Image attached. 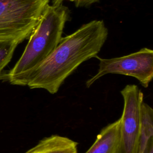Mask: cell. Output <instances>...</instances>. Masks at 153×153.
Masks as SVG:
<instances>
[{
	"label": "cell",
	"instance_id": "1",
	"mask_svg": "<svg viewBox=\"0 0 153 153\" xmlns=\"http://www.w3.org/2000/svg\"><path fill=\"white\" fill-rule=\"evenodd\" d=\"M108 34L103 20H93L62 38L51 54L36 69L27 85L55 94L84 62L97 56Z\"/></svg>",
	"mask_w": 153,
	"mask_h": 153
},
{
	"label": "cell",
	"instance_id": "9",
	"mask_svg": "<svg viewBox=\"0 0 153 153\" xmlns=\"http://www.w3.org/2000/svg\"><path fill=\"white\" fill-rule=\"evenodd\" d=\"M20 43L15 39H0V76L2 70L10 62L16 48Z\"/></svg>",
	"mask_w": 153,
	"mask_h": 153
},
{
	"label": "cell",
	"instance_id": "6",
	"mask_svg": "<svg viewBox=\"0 0 153 153\" xmlns=\"http://www.w3.org/2000/svg\"><path fill=\"white\" fill-rule=\"evenodd\" d=\"M120 119L105 127L85 153H117L120 140Z\"/></svg>",
	"mask_w": 153,
	"mask_h": 153
},
{
	"label": "cell",
	"instance_id": "3",
	"mask_svg": "<svg viewBox=\"0 0 153 153\" xmlns=\"http://www.w3.org/2000/svg\"><path fill=\"white\" fill-rule=\"evenodd\" d=\"M50 0H0V39L30 36Z\"/></svg>",
	"mask_w": 153,
	"mask_h": 153
},
{
	"label": "cell",
	"instance_id": "2",
	"mask_svg": "<svg viewBox=\"0 0 153 153\" xmlns=\"http://www.w3.org/2000/svg\"><path fill=\"white\" fill-rule=\"evenodd\" d=\"M68 9L62 4L45 8L26 48L14 67L1 75L11 84L27 85L36 69L51 54L62 39Z\"/></svg>",
	"mask_w": 153,
	"mask_h": 153
},
{
	"label": "cell",
	"instance_id": "8",
	"mask_svg": "<svg viewBox=\"0 0 153 153\" xmlns=\"http://www.w3.org/2000/svg\"><path fill=\"white\" fill-rule=\"evenodd\" d=\"M153 137V110L147 103L140 106V125L139 153H142L149 140Z\"/></svg>",
	"mask_w": 153,
	"mask_h": 153
},
{
	"label": "cell",
	"instance_id": "10",
	"mask_svg": "<svg viewBox=\"0 0 153 153\" xmlns=\"http://www.w3.org/2000/svg\"><path fill=\"white\" fill-rule=\"evenodd\" d=\"M63 0H53V4L57 5V4H61L62 3ZM71 1L75 2L76 6H80V4L82 0H69Z\"/></svg>",
	"mask_w": 153,
	"mask_h": 153
},
{
	"label": "cell",
	"instance_id": "4",
	"mask_svg": "<svg viewBox=\"0 0 153 153\" xmlns=\"http://www.w3.org/2000/svg\"><path fill=\"white\" fill-rule=\"evenodd\" d=\"M95 57L99 60V69L96 74L86 82L87 87L109 74L133 76L145 88L148 87L153 78V51L148 48H143L135 53L119 57Z\"/></svg>",
	"mask_w": 153,
	"mask_h": 153
},
{
	"label": "cell",
	"instance_id": "11",
	"mask_svg": "<svg viewBox=\"0 0 153 153\" xmlns=\"http://www.w3.org/2000/svg\"><path fill=\"white\" fill-rule=\"evenodd\" d=\"M98 0H82L80 4V6H84V5H88L90 4H91L92 3H94Z\"/></svg>",
	"mask_w": 153,
	"mask_h": 153
},
{
	"label": "cell",
	"instance_id": "7",
	"mask_svg": "<svg viewBox=\"0 0 153 153\" xmlns=\"http://www.w3.org/2000/svg\"><path fill=\"white\" fill-rule=\"evenodd\" d=\"M78 143L64 136L53 134L44 137L25 153H78Z\"/></svg>",
	"mask_w": 153,
	"mask_h": 153
},
{
	"label": "cell",
	"instance_id": "5",
	"mask_svg": "<svg viewBox=\"0 0 153 153\" xmlns=\"http://www.w3.org/2000/svg\"><path fill=\"white\" fill-rule=\"evenodd\" d=\"M124 106L120 125V140L117 153H139L140 106L143 93L136 85H127L121 91Z\"/></svg>",
	"mask_w": 153,
	"mask_h": 153
}]
</instances>
